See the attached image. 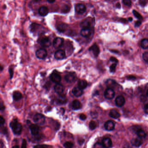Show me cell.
Returning <instances> with one entry per match:
<instances>
[{
	"label": "cell",
	"instance_id": "cell-1",
	"mask_svg": "<svg viewBox=\"0 0 148 148\" xmlns=\"http://www.w3.org/2000/svg\"><path fill=\"white\" fill-rule=\"evenodd\" d=\"M10 126L14 134L17 135L21 134L22 129V125L18 122L17 119L13 120L10 123Z\"/></svg>",
	"mask_w": 148,
	"mask_h": 148
},
{
	"label": "cell",
	"instance_id": "cell-2",
	"mask_svg": "<svg viewBox=\"0 0 148 148\" xmlns=\"http://www.w3.org/2000/svg\"><path fill=\"white\" fill-rule=\"evenodd\" d=\"M94 19L91 17H88L81 22L80 25L83 28H92L94 24Z\"/></svg>",
	"mask_w": 148,
	"mask_h": 148
},
{
	"label": "cell",
	"instance_id": "cell-3",
	"mask_svg": "<svg viewBox=\"0 0 148 148\" xmlns=\"http://www.w3.org/2000/svg\"><path fill=\"white\" fill-rule=\"evenodd\" d=\"M31 30L34 33H44L45 30L44 27L36 23H33L31 25Z\"/></svg>",
	"mask_w": 148,
	"mask_h": 148
},
{
	"label": "cell",
	"instance_id": "cell-4",
	"mask_svg": "<svg viewBox=\"0 0 148 148\" xmlns=\"http://www.w3.org/2000/svg\"><path fill=\"white\" fill-rule=\"evenodd\" d=\"M50 78L52 82L56 84H59L61 80V77L60 75L56 70H54L51 73L50 76Z\"/></svg>",
	"mask_w": 148,
	"mask_h": 148
},
{
	"label": "cell",
	"instance_id": "cell-5",
	"mask_svg": "<svg viewBox=\"0 0 148 148\" xmlns=\"http://www.w3.org/2000/svg\"><path fill=\"white\" fill-rule=\"evenodd\" d=\"M33 121L36 124L42 125L45 122V118L44 115L41 114H36L33 117Z\"/></svg>",
	"mask_w": 148,
	"mask_h": 148
},
{
	"label": "cell",
	"instance_id": "cell-6",
	"mask_svg": "<svg viewBox=\"0 0 148 148\" xmlns=\"http://www.w3.org/2000/svg\"><path fill=\"white\" fill-rule=\"evenodd\" d=\"M65 80L67 83H72L76 81L77 75L75 72H69L67 73L64 77Z\"/></svg>",
	"mask_w": 148,
	"mask_h": 148
},
{
	"label": "cell",
	"instance_id": "cell-7",
	"mask_svg": "<svg viewBox=\"0 0 148 148\" xmlns=\"http://www.w3.org/2000/svg\"><path fill=\"white\" fill-rule=\"evenodd\" d=\"M87 8L85 5L82 4H77L75 6V10L77 13L82 14L85 13Z\"/></svg>",
	"mask_w": 148,
	"mask_h": 148
},
{
	"label": "cell",
	"instance_id": "cell-8",
	"mask_svg": "<svg viewBox=\"0 0 148 148\" xmlns=\"http://www.w3.org/2000/svg\"><path fill=\"white\" fill-rule=\"evenodd\" d=\"M36 56L38 58L40 59H44L47 56V51L45 49H40L36 52Z\"/></svg>",
	"mask_w": 148,
	"mask_h": 148
},
{
	"label": "cell",
	"instance_id": "cell-9",
	"mask_svg": "<svg viewBox=\"0 0 148 148\" xmlns=\"http://www.w3.org/2000/svg\"><path fill=\"white\" fill-rule=\"evenodd\" d=\"M64 42L63 38L57 37L55 38L53 41V46L55 49H58L61 47Z\"/></svg>",
	"mask_w": 148,
	"mask_h": 148
},
{
	"label": "cell",
	"instance_id": "cell-10",
	"mask_svg": "<svg viewBox=\"0 0 148 148\" xmlns=\"http://www.w3.org/2000/svg\"><path fill=\"white\" fill-rule=\"evenodd\" d=\"M115 92L110 88H107L104 93V96L107 99H111L115 96Z\"/></svg>",
	"mask_w": 148,
	"mask_h": 148
},
{
	"label": "cell",
	"instance_id": "cell-11",
	"mask_svg": "<svg viewBox=\"0 0 148 148\" xmlns=\"http://www.w3.org/2000/svg\"><path fill=\"white\" fill-rule=\"evenodd\" d=\"M40 44L42 47H48L51 45V42L49 38L45 36L40 41Z\"/></svg>",
	"mask_w": 148,
	"mask_h": 148
},
{
	"label": "cell",
	"instance_id": "cell-12",
	"mask_svg": "<svg viewBox=\"0 0 148 148\" xmlns=\"http://www.w3.org/2000/svg\"><path fill=\"white\" fill-rule=\"evenodd\" d=\"M89 50L90 52L93 53L95 57H97L100 52L99 47L96 44H93L91 47H90Z\"/></svg>",
	"mask_w": 148,
	"mask_h": 148
},
{
	"label": "cell",
	"instance_id": "cell-13",
	"mask_svg": "<svg viewBox=\"0 0 148 148\" xmlns=\"http://www.w3.org/2000/svg\"><path fill=\"white\" fill-rule=\"evenodd\" d=\"M66 56V54L64 51L63 50H58L55 52L54 54V57L57 60H63Z\"/></svg>",
	"mask_w": 148,
	"mask_h": 148
},
{
	"label": "cell",
	"instance_id": "cell-14",
	"mask_svg": "<svg viewBox=\"0 0 148 148\" xmlns=\"http://www.w3.org/2000/svg\"><path fill=\"white\" fill-rule=\"evenodd\" d=\"M92 28H87L82 29L81 31V35L84 38H89L91 35L92 32Z\"/></svg>",
	"mask_w": 148,
	"mask_h": 148
},
{
	"label": "cell",
	"instance_id": "cell-15",
	"mask_svg": "<svg viewBox=\"0 0 148 148\" xmlns=\"http://www.w3.org/2000/svg\"><path fill=\"white\" fill-rule=\"evenodd\" d=\"M115 102L117 106L122 107L124 105L125 103V99L123 96H117Z\"/></svg>",
	"mask_w": 148,
	"mask_h": 148
},
{
	"label": "cell",
	"instance_id": "cell-16",
	"mask_svg": "<svg viewBox=\"0 0 148 148\" xmlns=\"http://www.w3.org/2000/svg\"><path fill=\"white\" fill-rule=\"evenodd\" d=\"M142 143H143V141L142 138H141L140 137H138L137 138H135L132 139L131 141V143L132 145L136 147L140 146Z\"/></svg>",
	"mask_w": 148,
	"mask_h": 148
},
{
	"label": "cell",
	"instance_id": "cell-17",
	"mask_svg": "<svg viewBox=\"0 0 148 148\" xmlns=\"http://www.w3.org/2000/svg\"><path fill=\"white\" fill-rule=\"evenodd\" d=\"M30 129L31 134L34 136H38L39 132V127L38 125L31 124L30 126Z\"/></svg>",
	"mask_w": 148,
	"mask_h": 148
},
{
	"label": "cell",
	"instance_id": "cell-18",
	"mask_svg": "<svg viewBox=\"0 0 148 148\" xmlns=\"http://www.w3.org/2000/svg\"><path fill=\"white\" fill-rule=\"evenodd\" d=\"M39 14L41 16H46L49 13V9L47 7L42 6L38 10Z\"/></svg>",
	"mask_w": 148,
	"mask_h": 148
},
{
	"label": "cell",
	"instance_id": "cell-19",
	"mask_svg": "<svg viewBox=\"0 0 148 148\" xmlns=\"http://www.w3.org/2000/svg\"><path fill=\"white\" fill-rule=\"evenodd\" d=\"M104 127L105 129L107 131H112L114 130L115 128V124L111 120H109L105 123Z\"/></svg>",
	"mask_w": 148,
	"mask_h": 148
},
{
	"label": "cell",
	"instance_id": "cell-20",
	"mask_svg": "<svg viewBox=\"0 0 148 148\" xmlns=\"http://www.w3.org/2000/svg\"><path fill=\"white\" fill-rule=\"evenodd\" d=\"M67 102V99L65 95L61 94L57 98V102L59 104H64Z\"/></svg>",
	"mask_w": 148,
	"mask_h": 148
},
{
	"label": "cell",
	"instance_id": "cell-21",
	"mask_svg": "<svg viewBox=\"0 0 148 148\" xmlns=\"http://www.w3.org/2000/svg\"><path fill=\"white\" fill-rule=\"evenodd\" d=\"M55 91L58 94H62L64 91V87L63 86L60 84H57L54 87Z\"/></svg>",
	"mask_w": 148,
	"mask_h": 148
},
{
	"label": "cell",
	"instance_id": "cell-22",
	"mask_svg": "<svg viewBox=\"0 0 148 148\" xmlns=\"http://www.w3.org/2000/svg\"><path fill=\"white\" fill-rule=\"evenodd\" d=\"M72 93L74 96L76 97H80L83 93V90L79 88L78 87H75L72 90Z\"/></svg>",
	"mask_w": 148,
	"mask_h": 148
},
{
	"label": "cell",
	"instance_id": "cell-23",
	"mask_svg": "<svg viewBox=\"0 0 148 148\" xmlns=\"http://www.w3.org/2000/svg\"><path fill=\"white\" fill-rule=\"evenodd\" d=\"M102 144L104 147L106 148H109L112 146V142L111 139L109 138H104L102 140Z\"/></svg>",
	"mask_w": 148,
	"mask_h": 148
},
{
	"label": "cell",
	"instance_id": "cell-24",
	"mask_svg": "<svg viewBox=\"0 0 148 148\" xmlns=\"http://www.w3.org/2000/svg\"><path fill=\"white\" fill-rule=\"evenodd\" d=\"M109 115L111 117L115 119L119 118L120 116V113L115 109H112L110 110Z\"/></svg>",
	"mask_w": 148,
	"mask_h": 148
},
{
	"label": "cell",
	"instance_id": "cell-25",
	"mask_svg": "<svg viewBox=\"0 0 148 148\" xmlns=\"http://www.w3.org/2000/svg\"><path fill=\"white\" fill-rule=\"evenodd\" d=\"M68 25L64 23L59 24L57 26V29L60 32H64L66 31V29L67 28Z\"/></svg>",
	"mask_w": 148,
	"mask_h": 148
},
{
	"label": "cell",
	"instance_id": "cell-26",
	"mask_svg": "<svg viewBox=\"0 0 148 148\" xmlns=\"http://www.w3.org/2000/svg\"><path fill=\"white\" fill-rule=\"evenodd\" d=\"M72 109L74 110H78L81 109L82 107V105L81 102L78 100H75L73 101L72 104Z\"/></svg>",
	"mask_w": 148,
	"mask_h": 148
},
{
	"label": "cell",
	"instance_id": "cell-27",
	"mask_svg": "<svg viewBox=\"0 0 148 148\" xmlns=\"http://www.w3.org/2000/svg\"><path fill=\"white\" fill-rule=\"evenodd\" d=\"M88 84L87 81L84 80H81L78 82V87L81 90H84L87 87Z\"/></svg>",
	"mask_w": 148,
	"mask_h": 148
},
{
	"label": "cell",
	"instance_id": "cell-28",
	"mask_svg": "<svg viewBox=\"0 0 148 148\" xmlns=\"http://www.w3.org/2000/svg\"><path fill=\"white\" fill-rule=\"evenodd\" d=\"M13 97L14 100L15 101L19 100L22 98V94L20 92L16 91L13 93Z\"/></svg>",
	"mask_w": 148,
	"mask_h": 148
},
{
	"label": "cell",
	"instance_id": "cell-29",
	"mask_svg": "<svg viewBox=\"0 0 148 148\" xmlns=\"http://www.w3.org/2000/svg\"><path fill=\"white\" fill-rule=\"evenodd\" d=\"M136 133L138 135V137H140L141 138H145L146 136V133H145V131L141 129H137Z\"/></svg>",
	"mask_w": 148,
	"mask_h": 148
},
{
	"label": "cell",
	"instance_id": "cell-30",
	"mask_svg": "<svg viewBox=\"0 0 148 148\" xmlns=\"http://www.w3.org/2000/svg\"><path fill=\"white\" fill-rule=\"evenodd\" d=\"M141 45L142 48L147 49L148 48V40L147 39H144L142 40L141 41Z\"/></svg>",
	"mask_w": 148,
	"mask_h": 148
},
{
	"label": "cell",
	"instance_id": "cell-31",
	"mask_svg": "<svg viewBox=\"0 0 148 148\" xmlns=\"http://www.w3.org/2000/svg\"><path fill=\"white\" fill-rule=\"evenodd\" d=\"M70 11V8L67 5H64L62 7V13L66 14Z\"/></svg>",
	"mask_w": 148,
	"mask_h": 148
},
{
	"label": "cell",
	"instance_id": "cell-32",
	"mask_svg": "<svg viewBox=\"0 0 148 148\" xmlns=\"http://www.w3.org/2000/svg\"><path fill=\"white\" fill-rule=\"evenodd\" d=\"M97 125L95 122L94 121H91L90 122V124H89V127H90V129L93 130L95 129L96 128Z\"/></svg>",
	"mask_w": 148,
	"mask_h": 148
},
{
	"label": "cell",
	"instance_id": "cell-33",
	"mask_svg": "<svg viewBox=\"0 0 148 148\" xmlns=\"http://www.w3.org/2000/svg\"><path fill=\"white\" fill-rule=\"evenodd\" d=\"M63 146L65 148H72L73 146V144L70 142H66L64 143Z\"/></svg>",
	"mask_w": 148,
	"mask_h": 148
},
{
	"label": "cell",
	"instance_id": "cell-34",
	"mask_svg": "<svg viewBox=\"0 0 148 148\" xmlns=\"http://www.w3.org/2000/svg\"><path fill=\"white\" fill-rule=\"evenodd\" d=\"M133 13L134 16H135V17H136L138 19H140V20L142 19V17L141 16V15H140V14L139 12H138L137 11H136L135 10H133Z\"/></svg>",
	"mask_w": 148,
	"mask_h": 148
},
{
	"label": "cell",
	"instance_id": "cell-35",
	"mask_svg": "<svg viewBox=\"0 0 148 148\" xmlns=\"http://www.w3.org/2000/svg\"><path fill=\"white\" fill-rule=\"evenodd\" d=\"M94 148H104V145L100 142H96L94 145Z\"/></svg>",
	"mask_w": 148,
	"mask_h": 148
},
{
	"label": "cell",
	"instance_id": "cell-36",
	"mask_svg": "<svg viewBox=\"0 0 148 148\" xmlns=\"http://www.w3.org/2000/svg\"><path fill=\"white\" fill-rule=\"evenodd\" d=\"M116 66H117V65L116 63H114L111 65L110 67V72H115L116 69Z\"/></svg>",
	"mask_w": 148,
	"mask_h": 148
},
{
	"label": "cell",
	"instance_id": "cell-37",
	"mask_svg": "<svg viewBox=\"0 0 148 148\" xmlns=\"http://www.w3.org/2000/svg\"><path fill=\"white\" fill-rule=\"evenodd\" d=\"M142 57L145 61L148 62V52H146L144 53L142 55Z\"/></svg>",
	"mask_w": 148,
	"mask_h": 148
},
{
	"label": "cell",
	"instance_id": "cell-38",
	"mask_svg": "<svg viewBox=\"0 0 148 148\" xmlns=\"http://www.w3.org/2000/svg\"><path fill=\"white\" fill-rule=\"evenodd\" d=\"M123 2L125 5H127L128 6H130L132 4V2L131 1H129V0H124V1H123Z\"/></svg>",
	"mask_w": 148,
	"mask_h": 148
},
{
	"label": "cell",
	"instance_id": "cell-39",
	"mask_svg": "<svg viewBox=\"0 0 148 148\" xmlns=\"http://www.w3.org/2000/svg\"><path fill=\"white\" fill-rule=\"evenodd\" d=\"M27 141L25 139H23L22 141V145H21V148H27Z\"/></svg>",
	"mask_w": 148,
	"mask_h": 148
},
{
	"label": "cell",
	"instance_id": "cell-40",
	"mask_svg": "<svg viewBox=\"0 0 148 148\" xmlns=\"http://www.w3.org/2000/svg\"><path fill=\"white\" fill-rule=\"evenodd\" d=\"M9 72L10 73V78L11 79L12 77H13V74H14V71H13V69L12 68H11V67H10L9 68Z\"/></svg>",
	"mask_w": 148,
	"mask_h": 148
},
{
	"label": "cell",
	"instance_id": "cell-41",
	"mask_svg": "<svg viewBox=\"0 0 148 148\" xmlns=\"http://www.w3.org/2000/svg\"><path fill=\"white\" fill-rule=\"evenodd\" d=\"M5 120L4 118L2 116L0 117V125H1V126H2L4 125V124H5Z\"/></svg>",
	"mask_w": 148,
	"mask_h": 148
},
{
	"label": "cell",
	"instance_id": "cell-42",
	"mask_svg": "<svg viewBox=\"0 0 148 148\" xmlns=\"http://www.w3.org/2000/svg\"><path fill=\"white\" fill-rule=\"evenodd\" d=\"M80 119L82 120H84L87 119V116L84 114H81L80 116Z\"/></svg>",
	"mask_w": 148,
	"mask_h": 148
},
{
	"label": "cell",
	"instance_id": "cell-43",
	"mask_svg": "<svg viewBox=\"0 0 148 148\" xmlns=\"http://www.w3.org/2000/svg\"><path fill=\"white\" fill-rule=\"evenodd\" d=\"M144 112L146 114H148V103L146 104L144 106Z\"/></svg>",
	"mask_w": 148,
	"mask_h": 148
},
{
	"label": "cell",
	"instance_id": "cell-44",
	"mask_svg": "<svg viewBox=\"0 0 148 148\" xmlns=\"http://www.w3.org/2000/svg\"><path fill=\"white\" fill-rule=\"evenodd\" d=\"M110 60L111 61L114 62H115V63H117L118 61L116 58L113 57H110Z\"/></svg>",
	"mask_w": 148,
	"mask_h": 148
},
{
	"label": "cell",
	"instance_id": "cell-45",
	"mask_svg": "<svg viewBox=\"0 0 148 148\" xmlns=\"http://www.w3.org/2000/svg\"><path fill=\"white\" fill-rule=\"evenodd\" d=\"M139 3H140V5H142V6H144L146 4V2L145 1H141L139 2Z\"/></svg>",
	"mask_w": 148,
	"mask_h": 148
},
{
	"label": "cell",
	"instance_id": "cell-46",
	"mask_svg": "<svg viewBox=\"0 0 148 148\" xmlns=\"http://www.w3.org/2000/svg\"><path fill=\"white\" fill-rule=\"evenodd\" d=\"M91 115L92 117L93 118H96V117H97V113H94V112L91 113Z\"/></svg>",
	"mask_w": 148,
	"mask_h": 148
},
{
	"label": "cell",
	"instance_id": "cell-47",
	"mask_svg": "<svg viewBox=\"0 0 148 148\" xmlns=\"http://www.w3.org/2000/svg\"><path fill=\"white\" fill-rule=\"evenodd\" d=\"M141 24V22L140 21H137L135 22V25L136 27H139Z\"/></svg>",
	"mask_w": 148,
	"mask_h": 148
},
{
	"label": "cell",
	"instance_id": "cell-48",
	"mask_svg": "<svg viewBox=\"0 0 148 148\" xmlns=\"http://www.w3.org/2000/svg\"><path fill=\"white\" fill-rule=\"evenodd\" d=\"M128 79H129V80H134V79H135L136 78H135V76L130 75V76H128Z\"/></svg>",
	"mask_w": 148,
	"mask_h": 148
},
{
	"label": "cell",
	"instance_id": "cell-49",
	"mask_svg": "<svg viewBox=\"0 0 148 148\" xmlns=\"http://www.w3.org/2000/svg\"><path fill=\"white\" fill-rule=\"evenodd\" d=\"M84 142V140L82 139H80L78 141V142H79L80 145H82V144H83Z\"/></svg>",
	"mask_w": 148,
	"mask_h": 148
},
{
	"label": "cell",
	"instance_id": "cell-50",
	"mask_svg": "<svg viewBox=\"0 0 148 148\" xmlns=\"http://www.w3.org/2000/svg\"><path fill=\"white\" fill-rule=\"evenodd\" d=\"M33 148H44L42 145H36L33 147Z\"/></svg>",
	"mask_w": 148,
	"mask_h": 148
},
{
	"label": "cell",
	"instance_id": "cell-51",
	"mask_svg": "<svg viewBox=\"0 0 148 148\" xmlns=\"http://www.w3.org/2000/svg\"><path fill=\"white\" fill-rule=\"evenodd\" d=\"M5 108V106H4L3 104L1 103V110H4Z\"/></svg>",
	"mask_w": 148,
	"mask_h": 148
},
{
	"label": "cell",
	"instance_id": "cell-52",
	"mask_svg": "<svg viewBox=\"0 0 148 148\" xmlns=\"http://www.w3.org/2000/svg\"><path fill=\"white\" fill-rule=\"evenodd\" d=\"M47 2H48L49 3L53 4L55 2V1H47Z\"/></svg>",
	"mask_w": 148,
	"mask_h": 148
},
{
	"label": "cell",
	"instance_id": "cell-53",
	"mask_svg": "<svg viewBox=\"0 0 148 148\" xmlns=\"http://www.w3.org/2000/svg\"><path fill=\"white\" fill-rule=\"evenodd\" d=\"M111 51L113 52V53H119L118 51H117V50H111Z\"/></svg>",
	"mask_w": 148,
	"mask_h": 148
},
{
	"label": "cell",
	"instance_id": "cell-54",
	"mask_svg": "<svg viewBox=\"0 0 148 148\" xmlns=\"http://www.w3.org/2000/svg\"><path fill=\"white\" fill-rule=\"evenodd\" d=\"M116 6H117V8H120V6H121V5H120V4L119 3H118L117 4Z\"/></svg>",
	"mask_w": 148,
	"mask_h": 148
},
{
	"label": "cell",
	"instance_id": "cell-55",
	"mask_svg": "<svg viewBox=\"0 0 148 148\" xmlns=\"http://www.w3.org/2000/svg\"><path fill=\"white\" fill-rule=\"evenodd\" d=\"M12 148H19V146L18 145H15Z\"/></svg>",
	"mask_w": 148,
	"mask_h": 148
},
{
	"label": "cell",
	"instance_id": "cell-56",
	"mask_svg": "<svg viewBox=\"0 0 148 148\" xmlns=\"http://www.w3.org/2000/svg\"><path fill=\"white\" fill-rule=\"evenodd\" d=\"M129 19V21H132V18L131 17H129V19Z\"/></svg>",
	"mask_w": 148,
	"mask_h": 148
},
{
	"label": "cell",
	"instance_id": "cell-57",
	"mask_svg": "<svg viewBox=\"0 0 148 148\" xmlns=\"http://www.w3.org/2000/svg\"><path fill=\"white\" fill-rule=\"evenodd\" d=\"M147 96H148V91H147Z\"/></svg>",
	"mask_w": 148,
	"mask_h": 148
}]
</instances>
